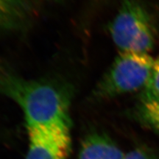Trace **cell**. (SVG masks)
Listing matches in <instances>:
<instances>
[{
  "mask_svg": "<svg viewBox=\"0 0 159 159\" xmlns=\"http://www.w3.org/2000/svg\"><path fill=\"white\" fill-rule=\"evenodd\" d=\"M30 12L10 0H0V30L19 31L29 23Z\"/></svg>",
  "mask_w": 159,
  "mask_h": 159,
  "instance_id": "8992f818",
  "label": "cell"
},
{
  "mask_svg": "<svg viewBox=\"0 0 159 159\" xmlns=\"http://www.w3.org/2000/svg\"><path fill=\"white\" fill-rule=\"evenodd\" d=\"M139 100L159 102V56L155 59L150 78L145 88L141 91Z\"/></svg>",
  "mask_w": 159,
  "mask_h": 159,
  "instance_id": "ba28073f",
  "label": "cell"
},
{
  "mask_svg": "<svg viewBox=\"0 0 159 159\" xmlns=\"http://www.w3.org/2000/svg\"><path fill=\"white\" fill-rule=\"evenodd\" d=\"M13 3L19 6V7H23V8L30 10V5L27 0H10Z\"/></svg>",
  "mask_w": 159,
  "mask_h": 159,
  "instance_id": "30bf717a",
  "label": "cell"
},
{
  "mask_svg": "<svg viewBox=\"0 0 159 159\" xmlns=\"http://www.w3.org/2000/svg\"><path fill=\"white\" fill-rule=\"evenodd\" d=\"M125 159H159V155L146 147H139L125 154Z\"/></svg>",
  "mask_w": 159,
  "mask_h": 159,
  "instance_id": "9c48e42d",
  "label": "cell"
},
{
  "mask_svg": "<svg viewBox=\"0 0 159 159\" xmlns=\"http://www.w3.org/2000/svg\"><path fill=\"white\" fill-rule=\"evenodd\" d=\"M109 31L120 52L148 54L158 36L156 19L141 0H124Z\"/></svg>",
  "mask_w": 159,
  "mask_h": 159,
  "instance_id": "7a4b0ae2",
  "label": "cell"
},
{
  "mask_svg": "<svg viewBox=\"0 0 159 159\" xmlns=\"http://www.w3.org/2000/svg\"><path fill=\"white\" fill-rule=\"evenodd\" d=\"M129 116L143 128L159 136V102L139 99L129 111Z\"/></svg>",
  "mask_w": 159,
  "mask_h": 159,
  "instance_id": "52a82bcc",
  "label": "cell"
},
{
  "mask_svg": "<svg viewBox=\"0 0 159 159\" xmlns=\"http://www.w3.org/2000/svg\"><path fill=\"white\" fill-rule=\"evenodd\" d=\"M29 146L25 159H67L71 149V126L26 125Z\"/></svg>",
  "mask_w": 159,
  "mask_h": 159,
  "instance_id": "277c9868",
  "label": "cell"
},
{
  "mask_svg": "<svg viewBox=\"0 0 159 159\" xmlns=\"http://www.w3.org/2000/svg\"><path fill=\"white\" fill-rule=\"evenodd\" d=\"M125 153L104 134L93 132L83 139L79 159H125Z\"/></svg>",
  "mask_w": 159,
  "mask_h": 159,
  "instance_id": "5b68a950",
  "label": "cell"
},
{
  "mask_svg": "<svg viewBox=\"0 0 159 159\" xmlns=\"http://www.w3.org/2000/svg\"><path fill=\"white\" fill-rule=\"evenodd\" d=\"M0 94L19 106L25 115L26 125L71 126L70 93L65 87L26 79L0 61Z\"/></svg>",
  "mask_w": 159,
  "mask_h": 159,
  "instance_id": "6da1fadb",
  "label": "cell"
},
{
  "mask_svg": "<svg viewBox=\"0 0 159 159\" xmlns=\"http://www.w3.org/2000/svg\"><path fill=\"white\" fill-rule=\"evenodd\" d=\"M155 59L149 54L120 52L97 83L94 100H105L122 94L142 91L148 84Z\"/></svg>",
  "mask_w": 159,
  "mask_h": 159,
  "instance_id": "3957f363",
  "label": "cell"
}]
</instances>
